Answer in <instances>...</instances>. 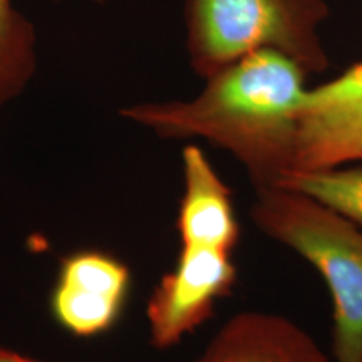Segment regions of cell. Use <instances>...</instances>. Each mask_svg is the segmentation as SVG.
<instances>
[{"instance_id":"ba28073f","label":"cell","mask_w":362,"mask_h":362,"mask_svg":"<svg viewBox=\"0 0 362 362\" xmlns=\"http://www.w3.org/2000/svg\"><path fill=\"white\" fill-rule=\"evenodd\" d=\"M202 362H334L314 337L288 317L243 310L218 329Z\"/></svg>"},{"instance_id":"8fae6325","label":"cell","mask_w":362,"mask_h":362,"mask_svg":"<svg viewBox=\"0 0 362 362\" xmlns=\"http://www.w3.org/2000/svg\"><path fill=\"white\" fill-rule=\"evenodd\" d=\"M0 362H42V361L34 359V357L24 356L21 354V352L0 346Z\"/></svg>"},{"instance_id":"6da1fadb","label":"cell","mask_w":362,"mask_h":362,"mask_svg":"<svg viewBox=\"0 0 362 362\" xmlns=\"http://www.w3.org/2000/svg\"><path fill=\"white\" fill-rule=\"evenodd\" d=\"M307 76L285 54L259 51L206 78L192 99L133 104L119 116L163 139L198 138L223 149L243 166L255 192L282 187L297 170Z\"/></svg>"},{"instance_id":"4fadbf2b","label":"cell","mask_w":362,"mask_h":362,"mask_svg":"<svg viewBox=\"0 0 362 362\" xmlns=\"http://www.w3.org/2000/svg\"><path fill=\"white\" fill-rule=\"evenodd\" d=\"M197 362H202V361H200V359H198V361H197Z\"/></svg>"},{"instance_id":"8992f818","label":"cell","mask_w":362,"mask_h":362,"mask_svg":"<svg viewBox=\"0 0 362 362\" xmlns=\"http://www.w3.org/2000/svg\"><path fill=\"white\" fill-rule=\"evenodd\" d=\"M131 288L129 267L111 253L66 255L51 291V314L71 336L89 339L115 327Z\"/></svg>"},{"instance_id":"9c48e42d","label":"cell","mask_w":362,"mask_h":362,"mask_svg":"<svg viewBox=\"0 0 362 362\" xmlns=\"http://www.w3.org/2000/svg\"><path fill=\"white\" fill-rule=\"evenodd\" d=\"M37 62L35 25L13 0H0V111L29 88Z\"/></svg>"},{"instance_id":"5b68a950","label":"cell","mask_w":362,"mask_h":362,"mask_svg":"<svg viewBox=\"0 0 362 362\" xmlns=\"http://www.w3.org/2000/svg\"><path fill=\"white\" fill-rule=\"evenodd\" d=\"M349 165H362V61L309 88L298 112L296 173Z\"/></svg>"},{"instance_id":"7a4b0ae2","label":"cell","mask_w":362,"mask_h":362,"mask_svg":"<svg viewBox=\"0 0 362 362\" xmlns=\"http://www.w3.org/2000/svg\"><path fill=\"white\" fill-rule=\"evenodd\" d=\"M250 220L324 279L332 302L334 362H362V225L288 187L257 189Z\"/></svg>"},{"instance_id":"3957f363","label":"cell","mask_w":362,"mask_h":362,"mask_svg":"<svg viewBox=\"0 0 362 362\" xmlns=\"http://www.w3.org/2000/svg\"><path fill=\"white\" fill-rule=\"evenodd\" d=\"M324 0H187V51L192 69L210 78L259 51L285 54L307 74L327 69L319 27Z\"/></svg>"},{"instance_id":"277c9868","label":"cell","mask_w":362,"mask_h":362,"mask_svg":"<svg viewBox=\"0 0 362 362\" xmlns=\"http://www.w3.org/2000/svg\"><path fill=\"white\" fill-rule=\"evenodd\" d=\"M233 253L180 247L173 269L160 279L146 304L149 344L158 351L178 346L211 319L237 284Z\"/></svg>"},{"instance_id":"52a82bcc","label":"cell","mask_w":362,"mask_h":362,"mask_svg":"<svg viewBox=\"0 0 362 362\" xmlns=\"http://www.w3.org/2000/svg\"><path fill=\"white\" fill-rule=\"evenodd\" d=\"M183 193L176 215L180 247H203L233 253L240 225L233 192L197 144L181 151Z\"/></svg>"},{"instance_id":"30bf717a","label":"cell","mask_w":362,"mask_h":362,"mask_svg":"<svg viewBox=\"0 0 362 362\" xmlns=\"http://www.w3.org/2000/svg\"><path fill=\"white\" fill-rule=\"evenodd\" d=\"M282 187L310 194L362 225V165L296 173Z\"/></svg>"},{"instance_id":"7c38bea8","label":"cell","mask_w":362,"mask_h":362,"mask_svg":"<svg viewBox=\"0 0 362 362\" xmlns=\"http://www.w3.org/2000/svg\"><path fill=\"white\" fill-rule=\"evenodd\" d=\"M93 2H104V0H93Z\"/></svg>"}]
</instances>
